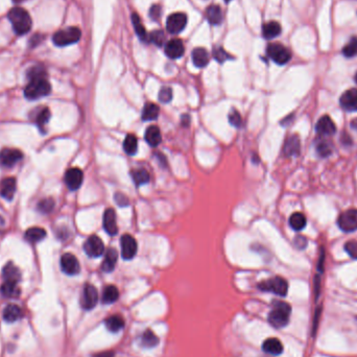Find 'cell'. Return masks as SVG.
Here are the masks:
<instances>
[{
  "instance_id": "51",
  "label": "cell",
  "mask_w": 357,
  "mask_h": 357,
  "mask_svg": "<svg viewBox=\"0 0 357 357\" xmlns=\"http://www.w3.org/2000/svg\"><path fill=\"white\" fill-rule=\"evenodd\" d=\"M341 141L343 142V143H344L345 145H350V144L352 143V140H351L350 136L346 135V134H344V137L341 138Z\"/></svg>"
},
{
  "instance_id": "19",
  "label": "cell",
  "mask_w": 357,
  "mask_h": 357,
  "mask_svg": "<svg viewBox=\"0 0 357 357\" xmlns=\"http://www.w3.org/2000/svg\"><path fill=\"white\" fill-rule=\"evenodd\" d=\"M117 260H118V252L113 248L108 249L105 253L102 270L106 273H111L115 269V265L117 263Z\"/></svg>"
},
{
  "instance_id": "41",
  "label": "cell",
  "mask_w": 357,
  "mask_h": 357,
  "mask_svg": "<svg viewBox=\"0 0 357 357\" xmlns=\"http://www.w3.org/2000/svg\"><path fill=\"white\" fill-rule=\"evenodd\" d=\"M343 53L347 58H353L357 55V37L351 38L349 43L344 47Z\"/></svg>"
},
{
  "instance_id": "30",
  "label": "cell",
  "mask_w": 357,
  "mask_h": 357,
  "mask_svg": "<svg viewBox=\"0 0 357 357\" xmlns=\"http://www.w3.org/2000/svg\"><path fill=\"white\" fill-rule=\"evenodd\" d=\"M106 327L112 333H117L124 327V320L121 316H111L106 320Z\"/></svg>"
},
{
  "instance_id": "17",
  "label": "cell",
  "mask_w": 357,
  "mask_h": 357,
  "mask_svg": "<svg viewBox=\"0 0 357 357\" xmlns=\"http://www.w3.org/2000/svg\"><path fill=\"white\" fill-rule=\"evenodd\" d=\"M103 225L104 229L109 235L117 234L118 227H117V222H116V213L114 209L108 208L105 211L103 217Z\"/></svg>"
},
{
  "instance_id": "55",
  "label": "cell",
  "mask_w": 357,
  "mask_h": 357,
  "mask_svg": "<svg viewBox=\"0 0 357 357\" xmlns=\"http://www.w3.org/2000/svg\"><path fill=\"white\" fill-rule=\"evenodd\" d=\"M185 117H187V124H189V116H185ZM183 122H185L186 123V119H184V117H183Z\"/></svg>"
},
{
  "instance_id": "37",
  "label": "cell",
  "mask_w": 357,
  "mask_h": 357,
  "mask_svg": "<svg viewBox=\"0 0 357 357\" xmlns=\"http://www.w3.org/2000/svg\"><path fill=\"white\" fill-rule=\"evenodd\" d=\"M1 293L6 298L18 297L20 294V289L18 287V283L4 281L1 286Z\"/></svg>"
},
{
  "instance_id": "5",
  "label": "cell",
  "mask_w": 357,
  "mask_h": 357,
  "mask_svg": "<svg viewBox=\"0 0 357 357\" xmlns=\"http://www.w3.org/2000/svg\"><path fill=\"white\" fill-rule=\"evenodd\" d=\"M258 287L263 291H270L280 297H285L288 291L287 281L281 277H275V278L263 281L259 283Z\"/></svg>"
},
{
  "instance_id": "57",
  "label": "cell",
  "mask_w": 357,
  "mask_h": 357,
  "mask_svg": "<svg viewBox=\"0 0 357 357\" xmlns=\"http://www.w3.org/2000/svg\"><path fill=\"white\" fill-rule=\"evenodd\" d=\"M354 79H355V83L357 84V72H356V74H355V77H354Z\"/></svg>"
},
{
  "instance_id": "56",
  "label": "cell",
  "mask_w": 357,
  "mask_h": 357,
  "mask_svg": "<svg viewBox=\"0 0 357 357\" xmlns=\"http://www.w3.org/2000/svg\"><path fill=\"white\" fill-rule=\"evenodd\" d=\"M13 1L14 2H22V1H24V0H13Z\"/></svg>"
},
{
  "instance_id": "4",
  "label": "cell",
  "mask_w": 357,
  "mask_h": 357,
  "mask_svg": "<svg viewBox=\"0 0 357 357\" xmlns=\"http://www.w3.org/2000/svg\"><path fill=\"white\" fill-rule=\"evenodd\" d=\"M81 37H82L81 30L78 28H75V26H71V28H67L57 32L55 35H53L52 41L57 46L63 47L78 42Z\"/></svg>"
},
{
  "instance_id": "48",
  "label": "cell",
  "mask_w": 357,
  "mask_h": 357,
  "mask_svg": "<svg viewBox=\"0 0 357 357\" xmlns=\"http://www.w3.org/2000/svg\"><path fill=\"white\" fill-rule=\"evenodd\" d=\"M115 202L117 203L119 206H121V207H126V206H128V205H130L129 199L122 193H116L115 194Z\"/></svg>"
},
{
  "instance_id": "27",
  "label": "cell",
  "mask_w": 357,
  "mask_h": 357,
  "mask_svg": "<svg viewBox=\"0 0 357 357\" xmlns=\"http://www.w3.org/2000/svg\"><path fill=\"white\" fill-rule=\"evenodd\" d=\"M144 138H145V141L147 142V144L151 147L158 146L162 141L161 132H160V130L157 126L148 127L147 130L145 131Z\"/></svg>"
},
{
  "instance_id": "1",
  "label": "cell",
  "mask_w": 357,
  "mask_h": 357,
  "mask_svg": "<svg viewBox=\"0 0 357 357\" xmlns=\"http://www.w3.org/2000/svg\"><path fill=\"white\" fill-rule=\"evenodd\" d=\"M8 20L17 35H25L32 30L33 21L30 14L22 7H14L8 12Z\"/></svg>"
},
{
  "instance_id": "29",
  "label": "cell",
  "mask_w": 357,
  "mask_h": 357,
  "mask_svg": "<svg viewBox=\"0 0 357 357\" xmlns=\"http://www.w3.org/2000/svg\"><path fill=\"white\" fill-rule=\"evenodd\" d=\"M262 34L265 39H274L281 34V25L276 21H270L263 25Z\"/></svg>"
},
{
  "instance_id": "16",
  "label": "cell",
  "mask_w": 357,
  "mask_h": 357,
  "mask_svg": "<svg viewBox=\"0 0 357 357\" xmlns=\"http://www.w3.org/2000/svg\"><path fill=\"white\" fill-rule=\"evenodd\" d=\"M341 107L348 112H357V89L347 90L340 100Z\"/></svg>"
},
{
  "instance_id": "53",
  "label": "cell",
  "mask_w": 357,
  "mask_h": 357,
  "mask_svg": "<svg viewBox=\"0 0 357 357\" xmlns=\"http://www.w3.org/2000/svg\"><path fill=\"white\" fill-rule=\"evenodd\" d=\"M351 127H352L354 130L357 131V118L353 119V121L351 122Z\"/></svg>"
},
{
  "instance_id": "21",
  "label": "cell",
  "mask_w": 357,
  "mask_h": 357,
  "mask_svg": "<svg viewBox=\"0 0 357 357\" xmlns=\"http://www.w3.org/2000/svg\"><path fill=\"white\" fill-rule=\"evenodd\" d=\"M191 58L194 66H196L198 68L206 67L209 63V53L203 47L194 48L191 53Z\"/></svg>"
},
{
  "instance_id": "11",
  "label": "cell",
  "mask_w": 357,
  "mask_h": 357,
  "mask_svg": "<svg viewBox=\"0 0 357 357\" xmlns=\"http://www.w3.org/2000/svg\"><path fill=\"white\" fill-rule=\"evenodd\" d=\"M61 269L66 275L74 276L81 271V265L73 254L66 253L61 257Z\"/></svg>"
},
{
  "instance_id": "36",
  "label": "cell",
  "mask_w": 357,
  "mask_h": 357,
  "mask_svg": "<svg viewBox=\"0 0 357 357\" xmlns=\"http://www.w3.org/2000/svg\"><path fill=\"white\" fill-rule=\"evenodd\" d=\"M137 148H138V140L137 138L135 137V135H133V134H129V135H127L126 139H124V142H123V149L126 153L130 156H133L136 154L137 151Z\"/></svg>"
},
{
  "instance_id": "52",
  "label": "cell",
  "mask_w": 357,
  "mask_h": 357,
  "mask_svg": "<svg viewBox=\"0 0 357 357\" xmlns=\"http://www.w3.org/2000/svg\"><path fill=\"white\" fill-rule=\"evenodd\" d=\"M93 357H114V353L111 351H106V352L98 353V354L94 355Z\"/></svg>"
},
{
  "instance_id": "6",
  "label": "cell",
  "mask_w": 357,
  "mask_h": 357,
  "mask_svg": "<svg viewBox=\"0 0 357 357\" xmlns=\"http://www.w3.org/2000/svg\"><path fill=\"white\" fill-rule=\"evenodd\" d=\"M266 53L269 58L278 65L286 64L291 59V52L279 43H271L266 48Z\"/></svg>"
},
{
  "instance_id": "39",
  "label": "cell",
  "mask_w": 357,
  "mask_h": 357,
  "mask_svg": "<svg viewBox=\"0 0 357 357\" xmlns=\"http://www.w3.org/2000/svg\"><path fill=\"white\" fill-rule=\"evenodd\" d=\"M132 178L136 186H141L149 181V174L145 169H137L132 173Z\"/></svg>"
},
{
  "instance_id": "49",
  "label": "cell",
  "mask_w": 357,
  "mask_h": 357,
  "mask_svg": "<svg viewBox=\"0 0 357 357\" xmlns=\"http://www.w3.org/2000/svg\"><path fill=\"white\" fill-rule=\"evenodd\" d=\"M160 16H161V7H160V5H158V4L151 5L150 10H149V17L151 18V19L158 20Z\"/></svg>"
},
{
  "instance_id": "14",
  "label": "cell",
  "mask_w": 357,
  "mask_h": 357,
  "mask_svg": "<svg viewBox=\"0 0 357 357\" xmlns=\"http://www.w3.org/2000/svg\"><path fill=\"white\" fill-rule=\"evenodd\" d=\"M84 180V174L79 168H70L65 174V183L70 190H76L81 187Z\"/></svg>"
},
{
  "instance_id": "2",
  "label": "cell",
  "mask_w": 357,
  "mask_h": 357,
  "mask_svg": "<svg viewBox=\"0 0 357 357\" xmlns=\"http://www.w3.org/2000/svg\"><path fill=\"white\" fill-rule=\"evenodd\" d=\"M291 307L283 301H275L269 314V322L275 328H283L289 322Z\"/></svg>"
},
{
  "instance_id": "31",
  "label": "cell",
  "mask_w": 357,
  "mask_h": 357,
  "mask_svg": "<svg viewBox=\"0 0 357 357\" xmlns=\"http://www.w3.org/2000/svg\"><path fill=\"white\" fill-rule=\"evenodd\" d=\"M45 236H46V231L43 228H39V227L30 228L28 231L25 232V238L28 239L30 243H33V244L41 242V240L45 238Z\"/></svg>"
},
{
  "instance_id": "7",
  "label": "cell",
  "mask_w": 357,
  "mask_h": 357,
  "mask_svg": "<svg viewBox=\"0 0 357 357\" xmlns=\"http://www.w3.org/2000/svg\"><path fill=\"white\" fill-rule=\"evenodd\" d=\"M337 225L344 232H354L357 230V210L350 209L342 213L337 219Z\"/></svg>"
},
{
  "instance_id": "40",
  "label": "cell",
  "mask_w": 357,
  "mask_h": 357,
  "mask_svg": "<svg viewBox=\"0 0 357 357\" xmlns=\"http://www.w3.org/2000/svg\"><path fill=\"white\" fill-rule=\"evenodd\" d=\"M141 344L145 348H153L159 344V338L154 332H151L150 330H146L143 335H142Z\"/></svg>"
},
{
  "instance_id": "18",
  "label": "cell",
  "mask_w": 357,
  "mask_h": 357,
  "mask_svg": "<svg viewBox=\"0 0 357 357\" xmlns=\"http://www.w3.org/2000/svg\"><path fill=\"white\" fill-rule=\"evenodd\" d=\"M185 47L180 39H173L165 45V55L171 59H178L184 55Z\"/></svg>"
},
{
  "instance_id": "25",
  "label": "cell",
  "mask_w": 357,
  "mask_h": 357,
  "mask_svg": "<svg viewBox=\"0 0 357 357\" xmlns=\"http://www.w3.org/2000/svg\"><path fill=\"white\" fill-rule=\"evenodd\" d=\"M316 150L320 157H322V158L329 157L332 154V150H333L332 142L329 139H327V137L319 136V139L316 142Z\"/></svg>"
},
{
  "instance_id": "54",
  "label": "cell",
  "mask_w": 357,
  "mask_h": 357,
  "mask_svg": "<svg viewBox=\"0 0 357 357\" xmlns=\"http://www.w3.org/2000/svg\"><path fill=\"white\" fill-rule=\"evenodd\" d=\"M3 224H4V220H3V218L1 216H0V228L3 226Z\"/></svg>"
},
{
  "instance_id": "43",
  "label": "cell",
  "mask_w": 357,
  "mask_h": 357,
  "mask_svg": "<svg viewBox=\"0 0 357 357\" xmlns=\"http://www.w3.org/2000/svg\"><path fill=\"white\" fill-rule=\"evenodd\" d=\"M165 36L162 31H154L148 35V41L156 44L157 46H161L164 43Z\"/></svg>"
},
{
  "instance_id": "15",
  "label": "cell",
  "mask_w": 357,
  "mask_h": 357,
  "mask_svg": "<svg viewBox=\"0 0 357 357\" xmlns=\"http://www.w3.org/2000/svg\"><path fill=\"white\" fill-rule=\"evenodd\" d=\"M316 131L320 137H328L333 135L336 132V127L333 120L329 116L325 115L319 119L316 126Z\"/></svg>"
},
{
  "instance_id": "46",
  "label": "cell",
  "mask_w": 357,
  "mask_h": 357,
  "mask_svg": "<svg viewBox=\"0 0 357 357\" xmlns=\"http://www.w3.org/2000/svg\"><path fill=\"white\" fill-rule=\"evenodd\" d=\"M173 100V90L172 88L169 87H163L161 90L159 92V101L163 103V104H167Z\"/></svg>"
},
{
  "instance_id": "20",
  "label": "cell",
  "mask_w": 357,
  "mask_h": 357,
  "mask_svg": "<svg viewBox=\"0 0 357 357\" xmlns=\"http://www.w3.org/2000/svg\"><path fill=\"white\" fill-rule=\"evenodd\" d=\"M16 178H6L2 181L1 186H0V195L3 199L11 201L14 198V194L16 192Z\"/></svg>"
},
{
  "instance_id": "22",
  "label": "cell",
  "mask_w": 357,
  "mask_h": 357,
  "mask_svg": "<svg viewBox=\"0 0 357 357\" xmlns=\"http://www.w3.org/2000/svg\"><path fill=\"white\" fill-rule=\"evenodd\" d=\"M284 155L287 157H292V156H298L301 151V143H300V139L297 135H292L290 136L286 142L284 144Z\"/></svg>"
},
{
  "instance_id": "13",
  "label": "cell",
  "mask_w": 357,
  "mask_h": 357,
  "mask_svg": "<svg viewBox=\"0 0 357 357\" xmlns=\"http://www.w3.org/2000/svg\"><path fill=\"white\" fill-rule=\"evenodd\" d=\"M22 151L16 148H3L0 151V163L6 167H12L22 160Z\"/></svg>"
},
{
  "instance_id": "45",
  "label": "cell",
  "mask_w": 357,
  "mask_h": 357,
  "mask_svg": "<svg viewBox=\"0 0 357 357\" xmlns=\"http://www.w3.org/2000/svg\"><path fill=\"white\" fill-rule=\"evenodd\" d=\"M213 57L217 62H219V63H224L225 61L231 59V56L222 47H216L215 49H214Z\"/></svg>"
},
{
  "instance_id": "33",
  "label": "cell",
  "mask_w": 357,
  "mask_h": 357,
  "mask_svg": "<svg viewBox=\"0 0 357 357\" xmlns=\"http://www.w3.org/2000/svg\"><path fill=\"white\" fill-rule=\"evenodd\" d=\"M132 22H133V26L135 29L136 35L139 37V39L142 42H149L148 41V36L146 34V31L144 29V26L142 25L141 19L139 18V16L137 14H133L132 15Z\"/></svg>"
},
{
  "instance_id": "8",
  "label": "cell",
  "mask_w": 357,
  "mask_h": 357,
  "mask_svg": "<svg viewBox=\"0 0 357 357\" xmlns=\"http://www.w3.org/2000/svg\"><path fill=\"white\" fill-rule=\"evenodd\" d=\"M84 251L89 257H93V258L101 257L105 253L104 242L98 236L92 235L85 242Z\"/></svg>"
},
{
  "instance_id": "47",
  "label": "cell",
  "mask_w": 357,
  "mask_h": 357,
  "mask_svg": "<svg viewBox=\"0 0 357 357\" xmlns=\"http://www.w3.org/2000/svg\"><path fill=\"white\" fill-rule=\"evenodd\" d=\"M345 251L349 254V256L352 257L353 259H357V240H350V242L346 243Z\"/></svg>"
},
{
  "instance_id": "38",
  "label": "cell",
  "mask_w": 357,
  "mask_h": 357,
  "mask_svg": "<svg viewBox=\"0 0 357 357\" xmlns=\"http://www.w3.org/2000/svg\"><path fill=\"white\" fill-rule=\"evenodd\" d=\"M50 118V111L48 108H41L39 109L38 113L36 114V117H35V121L36 123H37V126L39 127L40 130H43L44 128H45V124L48 122Z\"/></svg>"
},
{
  "instance_id": "50",
  "label": "cell",
  "mask_w": 357,
  "mask_h": 357,
  "mask_svg": "<svg viewBox=\"0 0 357 357\" xmlns=\"http://www.w3.org/2000/svg\"><path fill=\"white\" fill-rule=\"evenodd\" d=\"M294 245L298 249H305L307 246V239L304 236H297L294 239Z\"/></svg>"
},
{
  "instance_id": "3",
  "label": "cell",
  "mask_w": 357,
  "mask_h": 357,
  "mask_svg": "<svg viewBox=\"0 0 357 357\" xmlns=\"http://www.w3.org/2000/svg\"><path fill=\"white\" fill-rule=\"evenodd\" d=\"M51 91V86L46 76H40L30 79V83L24 89V95L28 100L35 101L46 96Z\"/></svg>"
},
{
  "instance_id": "28",
  "label": "cell",
  "mask_w": 357,
  "mask_h": 357,
  "mask_svg": "<svg viewBox=\"0 0 357 357\" xmlns=\"http://www.w3.org/2000/svg\"><path fill=\"white\" fill-rule=\"evenodd\" d=\"M206 18L211 25H219L222 22V12L217 4H212L206 10Z\"/></svg>"
},
{
  "instance_id": "24",
  "label": "cell",
  "mask_w": 357,
  "mask_h": 357,
  "mask_svg": "<svg viewBox=\"0 0 357 357\" xmlns=\"http://www.w3.org/2000/svg\"><path fill=\"white\" fill-rule=\"evenodd\" d=\"M2 276L5 282H15L19 283L21 279V273L18 267L12 263L8 262L2 270Z\"/></svg>"
},
{
  "instance_id": "35",
  "label": "cell",
  "mask_w": 357,
  "mask_h": 357,
  "mask_svg": "<svg viewBox=\"0 0 357 357\" xmlns=\"http://www.w3.org/2000/svg\"><path fill=\"white\" fill-rule=\"evenodd\" d=\"M306 224H307V220H306V217L303 213L301 212H296L293 213L292 215L290 216L289 218V225L290 227L296 230V231H301L304 229L306 227Z\"/></svg>"
},
{
  "instance_id": "26",
  "label": "cell",
  "mask_w": 357,
  "mask_h": 357,
  "mask_svg": "<svg viewBox=\"0 0 357 357\" xmlns=\"http://www.w3.org/2000/svg\"><path fill=\"white\" fill-rule=\"evenodd\" d=\"M3 320L7 323H14L16 321L20 320L23 316L21 308L16 304H8L3 309Z\"/></svg>"
},
{
  "instance_id": "12",
  "label": "cell",
  "mask_w": 357,
  "mask_h": 357,
  "mask_svg": "<svg viewBox=\"0 0 357 357\" xmlns=\"http://www.w3.org/2000/svg\"><path fill=\"white\" fill-rule=\"evenodd\" d=\"M98 301V293L97 289L91 284H86L83 289L82 299H81V305L85 310H91L93 309Z\"/></svg>"
},
{
  "instance_id": "34",
  "label": "cell",
  "mask_w": 357,
  "mask_h": 357,
  "mask_svg": "<svg viewBox=\"0 0 357 357\" xmlns=\"http://www.w3.org/2000/svg\"><path fill=\"white\" fill-rule=\"evenodd\" d=\"M160 109L156 104L148 103L144 106L143 110H142V119L144 121H150L155 120L159 116Z\"/></svg>"
},
{
  "instance_id": "23",
  "label": "cell",
  "mask_w": 357,
  "mask_h": 357,
  "mask_svg": "<svg viewBox=\"0 0 357 357\" xmlns=\"http://www.w3.org/2000/svg\"><path fill=\"white\" fill-rule=\"evenodd\" d=\"M262 350L267 354L277 356L283 352V345L278 338H267L262 344Z\"/></svg>"
},
{
  "instance_id": "9",
  "label": "cell",
  "mask_w": 357,
  "mask_h": 357,
  "mask_svg": "<svg viewBox=\"0 0 357 357\" xmlns=\"http://www.w3.org/2000/svg\"><path fill=\"white\" fill-rule=\"evenodd\" d=\"M187 24V16L184 13H175L169 15L166 20V30L169 34H180Z\"/></svg>"
},
{
  "instance_id": "32",
  "label": "cell",
  "mask_w": 357,
  "mask_h": 357,
  "mask_svg": "<svg viewBox=\"0 0 357 357\" xmlns=\"http://www.w3.org/2000/svg\"><path fill=\"white\" fill-rule=\"evenodd\" d=\"M119 298V290L114 285H108L103 291L102 301L105 304H112Z\"/></svg>"
},
{
  "instance_id": "10",
  "label": "cell",
  "mask_w": 357,
  "mask_h": 357,
  "mask_svg": "<svg viewBox=\"0 0 357 357\" xmlns=\"http://www.w3.org/2000/svg\"><path fill=\"white\" fill-rule=\"evenodd\" d=\"M120 245H121V256L123 259L131 260L137 254V243L135 238L129 234L122 235L120 239Z\"/></svg>"
},
{
  "instance_id": "44",
  "label": "cell",
  "mask_w": 357,
  "mask_h": 357,
  "mask_svg": "<svg viewBox=\"0 0 357 357\" xmlns=\"http://www.w3.org/2000/svg\"><path fill=\"white\" fill-rule=\"evenodd\" d=\"M228 118H229L230 123H231L233 127H235V128H237V129L243 127V118H242V115L239 114L238 111L232 110V112H231V113L229 114V116H228Z\"/></svg>"
},
{
  "instance_id": "58",
  "label": "cell",
  "mask_w": 357,
  "mask_h": 357,
  "mask_svg": "<svg viewBox=\"0 0 357 357\" xmlns=\"http://www.w3.org/2000/svg\"><path fill=\"white\" fill-rule=\"evenodd\" d=\"M225 1H226V2H230V1H231V0H225Z\"/></svg>"
},
{
  "instance_id": "42",
  "label": "cell",
  "mask_w": 357,
  "mask_h": 357,
  "mask_svg": "<svg viewBox=\"0 0 357 357\" xmlns=\"http://www.w3.org/2000/svg\"><path fill=\"white\" fill-rule=\"evenodd\" d=\"M53 208H55V201L51 198L44 199L38 204V210L42 213H49L52 211Z\"/></svg>"
}]
</instances>
